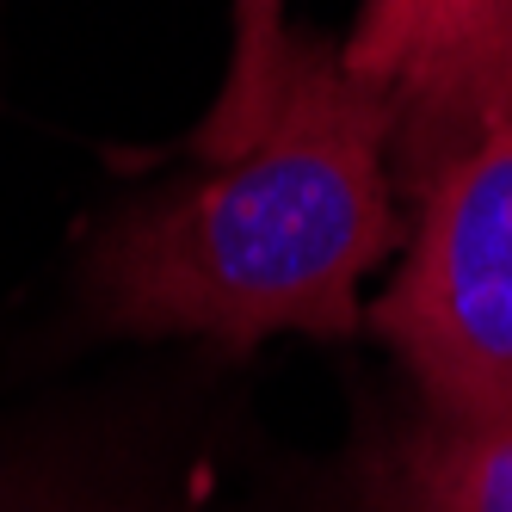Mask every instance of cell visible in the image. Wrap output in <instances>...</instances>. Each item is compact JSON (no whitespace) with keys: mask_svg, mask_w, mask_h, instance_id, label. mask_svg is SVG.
Wrapping results in <instances>:
<instances>
[{"mask_svg":"<svg viewBox=\"0 0 512 512\" xmlns=\"http://www.w3.org/2000/svg\"><path fill=\"white\" fill-rule=\"evenodd\" d=\"M389 93L334 38L290 31L266 130L229 161L124 204L81 260L93 334L247 358L278 334L352 340L364 278L401 241Z\"/></svg>","mask_w":512,"mask_h":512,"instance_id":"1","label":"cell"},{"mask_svg":"<svg viewBox=\"0 0 512 512\" xmlns=\"http://www.w3.org/2000/svg\"><path fill=\"white\" fill-rule=\"evenodd\" d=\"M414 235L364 327L445 420L512 414V112L426 167L408 192Z\"/></svg>","mask_w":512,"mask_h":512,"instance_id":"2","label":"cell"},{"mask_svg":"<svg viewBox=\"0 0 512 512\" xmlns=\"http://www.w3.org/2000/svg\"><path fill=\"white\" fill-rule=\"evenodd\" d=\"M334 512H512V414H414L358 426L334 469Z\"/></svg>","mask_w":512,"mask_h":512,"instance_id":"3","label":"cell"},{"mask_svg":"<svg viewBox=\"0 0 512 512\" xmlns=\"http://www.w3.org/2000/svg\"><path fill=\"white\" fill-rule=\"evenodd\" d=\"M0 512H198V475L149 463L93 414H0Z\"/></svg>","mask_w":512,"mask_h":512,"instance_id":"4","label":"cell"},{"mask_svg":"<svg viewBox=\"0 0 512 512\" xmlns=\"http://www.w3.org/2000/svg\"><path fill=\"white\" fill-rule=\"evenodd\" d=\"M463 19H469V0H364L352 19V38L340 44V62L352 75L389 93L395 186L420 167V155L438 136L457 50H463Z\"/></svg>","mask_w":512,"mask_h":512,"instance_id":"5","label":"cell"},{"mask_svg":"<svg viewBox=\"0 0 512 512\" xmlns=\"http://www.w3.org/2000/svg\"><path fill=\"white\" fill-rule=\"evenodd\" d=\"M290 44L284 0H229V56H223V87H216L210 112L186 136V155L198 161H229L241 155L272 118L278 93V62Z\"/></svg>","mask_w":512,"mask_h":512,"instance_id":"6","label":"cell"},{"mask_svg":"<svg viewBox=\"0 0 512 512\" xmlns=\"http://www.w3.org/2000/svg\"><path fill=\"white\" fill-rule=\"evenodd\" d=\"M506 112H512V0H469L445 118H438V136H432V149L420 155V167L401 179L395 192H408L426 167H438L451 149H463L488 118H506Z\"/></svg>","mask_w":512,"mask_h":512,"instance_id":"7","label":"cell"}]
</instances>
